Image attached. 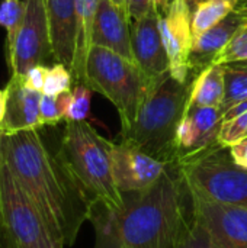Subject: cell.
<instances>
[{"instance_id":"9","label":"cell","mask_w":247,"mask_h":248,"mask_svg":"<svg viewBox=\"0 0 247 248\" xmlns=\"http://www.w3.org/2000/svg\"><path fill=\"white\" fill-rule=\"evenodd\" d=\"M159 28L169 58L170 76L181 83H189L194 44L192 9L185 0H170L167 10L159 19Z\"/></svg>"},{"instance_id":"36","label":"cell","mask_w":247,"mask_h":248,"mask_svg":"<svg viewBox=\"0 0 247 248\" xmlns=\"http://www.w3.org/2000/svg\"><path fill=\"white\" fill-rule=\"evenodd\" d=\"M185 1H186V3L189 4V7L194 10V9H195V7L199 4V3H202V1H205V0H185Z\"/></svg>"},{"instance_id":"15","label":"cell","mask_w":247,"mask_h":248,"mask_svg":"<svg viewBox=\"0 0 247 248\" xmlns=\"http://www.w3.org/2000/svg\"><path fill=\"white\" fill-rule=\"evenodd\" d=\"M6 92V110L0 125L3 134H16L42 128L39 119V105L42 93L25 84L23 76L12 74Z\"/></svg>"},{"instance_id":"20","label":"cell","mask_w":247,"mask_h":248,"mask_svg":"<svg viewBox=\"0 0 247 248\" xmlns=\"http://www.w3.org/2000/svg\"><path fill=\"white\" fill-rule=\"evenodd\" d=\"M237 0H205L192 10V32L194 36L201 35L213 28L230 13L236 12Z\"/></svg>"},{"instance_id":"11","label":"cell","mask_w":247,"mask_h":248,"mask_svg":"<svg viewBox=\"0 0 247 248\" xmlns=\"http://www.w3.org/2000/svg\"><path fill=\"white\" fill-rule=\"evenodd\" d=\"M191 195L213 248H247V208L210 202L192 192Z\"/></svg>"},{"instance_id":"25","label":"cell","mask_w":247,"mask_h":248,"mask_svg":"<svg viewBox=\"0 0 247 248\" xmlns=\"http://www.w3.org/2000/svg\"><path fill=\"white\" fill-rule=\"evenodd\" d=\"M73 74L68 67L64 64L55 62L51 67L47 68V76H45V83L42 89V94H49V96H58L67 92H71L73 89Z\"/></svg>"},{"instance_id":"14","label":"cell","mask_w":247,"mask_h":248,"mask_svg":"<svg viewBox=\"0 0 247 248\" xmlns=\"http://www.w3.org/2000/svg\"><path fill=\"white\" fill-rule=\"evenodd\" d=\"M131 17L125 7L116 4L114 0H99L92 46L108 48L135 64L132 42H131Z\"/></svg>"},{"instance_id":"2","label":"cell","mask_w":247,"mask_h":248,"mask_svg":"<svg viewBox=\"0 0 247 248\" xmlns=\"http://www.w3.org/2000/svg\"><path fill=\"white\" fill-rule=\"evenodd\" d=\"M0 154L57 238L73 246L87 221L89 203L57 155L48 151L38 129L3 134Z\"/></svg>"},{"instance_id":"38","label":"cell","mask_w":247,"mask_h":248,"mask_svg":"<svg viewBox=\"0 0 247 248\" xmlns=\"http://www.w3.org/2000/svg\"><path fill=\"white\" fill-rule=\"evenodd\" d=\"M114 1H115L116 4H119V6H122V7L127 9V1H128V0H114Z\"/></svg>"},{"instance_id":"24","label":"cell","mask_w":247,"mask_h":248,"mask_svg":"<svg viewBox=\"0 0 247 248\" xmlns=\"http://www.w3.org/2000/svg\"><path fill=\"white\" fill-rule=\"evenodd\" d=\"M92 90L84 84H76L71 89L70 100L66 110V122H82L90 116Z\"/></svg>"},{"instance_id":"5","label":"cell","mask_w":247,"mask_h":248,"mask_svg":"<svg viewBox=\"0 0 247 248\" xmlns=\"http://www.w3.org/2000/svg\"><path fill=\"white\" fill-rule=\"evenodd\" d=\"M83 84L115 106L121 129L134 122L150 86L137 64L102 46L90 48Z\"/></svg>"},{"instance_id":"6","label":"cell","mask_w":247,"mask_h":248,"mask_svg":"<svg viewBox=\"0 0 247 248\" xmlns=\"http://www.w3.org/2000/svg\"><path fill=\"white\" fill-rule=\"evenodd\" d=\"M178 164L195 196L247 208V169L231 158L229 148L218 145Z\"/></svg>"},{"instance_id":"10","label":"cell","mask_w":247,"mask_h":248,"mask_svg":"<svg viewBox=\"0 0 247 248\" xmlns=\"http://www.w3.org/2000/svg\"><path fill=\"white\" fill-rule=\"evenodd\" d=\"M114 179L122 195L150 189L166 171V163L121 141H111Z\"/></svg>"},{"instance_id":"27","label":"cell","mask_w":247,"mask_h":248,"mask_svg":"<svg viewBox=\"0 0 247 248\" xmlns=\"http://www.w3.org/2000/svg\"><path fill=\"white\" fill-rule=\"evenodd\" d=\"M247 138V112L221 122L220 131H218V144L221 147L230 148L240 141Z\"/></svg>"},{"instance_id":"28","label":"cell","mask_w":247,"mask_h":248,"mask_svg":"<svg viewBox=\"0 0 247 248\" xmlns=\"http://www.w3.org/2000/svg\"><path fill=\"white\" fill-rule=\"evenodd\" d=\"M178 248H213L210 235H208L204 224L201 222V219L195 214V209L192 212L188 228H186L183 238H182Z\"/></svg>"},{"instance_id":"34","label":"cell","mask_w":247,"mask_h":248,"mask_svg":"<svg viewBox=\"0 0 247 248\" xmlns=\"http://www.w3.org/2000/svg\"><path fill=\"white\" fill-rule=\"evenodd\" d=\"M4 110H6V92L0 90V125L4 118Z\"/></svg>"},{"instance_id":"29","label":"cell","mask_w":247,"mask_h":248,"mask_svg":"<svg viewBox=\"0 0 247 248\" xmlns=\"http://www.w3.org/2000/svg\"><path fill=\"white\" fill-rule=\"evenodd\" d=\"M47 68H48V65L39 64V65H35L31 70H28L26 74L23 76L25 84L28 87H31V89L38 90V92L42 93L44 83H45V76H47Z\"/></svg>"},{"instance_id":"30","label":"cell","mask_w":247,"mask_h":248,"mask_svg":"<svg viewBox=\"0 0 247 248\" xmlns=\"http://www.w3.org/2000/svg\"><path fill=\"white\" fill-rule=\"evenodd\" d=\"M153 9L151 0H128L127 1V12L131 17V22L146 16Z\"/></svg>"},{"instance_id":"8","label":"cell","mask_w":247,"mask_h":248,"mask_svg":"<svg viewBox=\"0 0 247 248\" xmlns=\"http://www.w3.org/2000/svg\"><path fill=\"white\" fill-rule=\"evenodd\" d=\"M7 55L12 74L17 76H25L32 67L52 58L45 0H25L23 22Z\"/></svg>"},{"instance_id":"23","label":"cell","mask_w":247,"mask_h":248,"mask_svg":"<svg viewBox=\"0 0 247 248\" xmlns=\"http://www.w3.org/2000/svg\"><path fill=\"white\" fill-rule=\"evenodd\" d=\"M70 93L71 92H67L58 96L42 94L39 105V119L42 126H54L66 119Z\"/></svg>"},{"instance_id":"19","label":"cell","mask_w":247,"mask_h":248,"mask_svg":"<svg viewBox=\"0 0 247 248\" xmlns=\"http://www.w3.org/2000/svg\"><path fill=\"white\" fill-rule=\"evenodd\" d=\"M224 65L218 62H211L198 74H195L194 80L191 81L188 105L221 108V103L224 100Z\"/></svg>"},{"instance_id":"16","label":"cell","mask_w":247,"mask_h":248,"mask_svg":"<svg viewBox=\"0 0 247 248\" xmlns=\"http://www.w3.org/2000/svg\"><path fill=\"white\" fill-rule=\"evenodd\" d=\"M45 7L52 60L71 70L76 51V0H45Z\"/></svg>"},{"instance_id":"12","label":"cell","mask_w":247,"mask_h":248,"mask_svg":"<svg viewBox=\"0 0 247 248\" xmlns=\"http://www.w3.org/2000/svg\"><path fill=\"white\" fill-rule=\"evenodd\" d=\"M221 122L223 113L220 108L186 105V110L176 134L178 163L218 147Z\"/></svg>"},{"instance_id":"37","label":"cell","mask_w":247,"mask_h":248,"mask_svg":"<svg viewBox=\"0 0 247 248\" xmlns=\"http://www.w3.org/2000/svg\"><path fill=\"white\" fill-rule=\"evenodd\" d=\"M230 64H234L237 67H245V68H247V61H237V62H230Z\"/></svg>"},{"instance_id":"33","label":"cell","mask_w":247,"mask_h":248,"mask_svg":"<svg viewBox=\"0 0 247 248\" xmlns=\"http://www.w3.org/2000/svg\"><path fill=\"white\" fill-rule=\"evenodd\" d=\"M153 1V10L157 12L160 16L167 10L169 4H170V0H151Z\"/></svg>"},{"instance_id":"21","label":"cell","mask_w":247,"mask_h":248,"mask_svg":"<svg viewBox=\"0 0 247 248\" xmlns=\"http://www.w3.org/2000/svg\"><path fill=\"white\" fill-rule=\"evenodd\" d=\"M224 65V78H226V90L224 100L221 103V113L234 105L247 100V68L237 67L234 64H223Z\"/></svg>"},{"instance_id":"17","label":"cell","mask_w":247,"mask_h":248,"mask_svg":"<svg viewBox=\"0 0 247 248\" xmlns=\"http://www.w3.org/2000/svg\"><path fill=\"white\" fill-rule=\"evenodd\" d=\"M245 15L239 12L230 13L226 19L207 29L198 36H194L192 51H191V67L192 74H198L202 68L214 62L218 52L229 44L236 31L246 20Z\"/></svg>"},{"instance_id":"26","label":"cell","mask_w":247,"mask_h":248,"mask_svg":"<svg viewBox=\"0 0 247 248\" xmlns=\"http://www.w3.org/2000/svg\"><path fill=\"white\" fill-rule=\"evenodd\" d=\"M237 61H247V19L214 60V62L218 64H230Z\"/></svg>"},{"instance_id":"18","label":"cell","mask_w":247,"mask_h":248,"mask_svg":"<svg viewBox=\"0 0 247 248\" xmlns=\"http://www.w3.org/2000/svg\"><path fill=\"white\" fill-rule=\"evenodd\" d=\"M99 0H76V51L71 67L74 84L84 83L87 55L92 48L93 23Z\"/></svg>"},{"instance_id":"32","label":"cell","mask_w":247,"mask_h":248,"mask_svg":"<svg viewBox=\"0 0 247 248\" xmlns=\"http://www.w3.org/2000/svg\"><path fill=\"white\" fill-rule=\"evenodd\" d=\"M3 132L0 131V142H1ZM0 248H6L4 246V230H3V212H1V154H0Z\"/></svg>"},{"instance_id":"13","label":"cell","mask_w":247,"mask_h":248,"mask_svg":"<svg viewBox=\"0 0 247 248\" xmlns=\"http://www.w3.org/2000/svg\"><path fill=\"white\" fill-rule=\"evenodd\" d=\"M159 19L160 15L151 9L146 16L131 23V42L135 64L143 71L148 84L159 81L170 73Z\"/></svg>"},{"instance_id":"1","label":"cell","mask_w":247,"mask_h":248,"mask_svg":"<svg viewBox=\"0 0 247 248\" xmlns=\"http://www.w3.org/2000/svg\"><path fill=\"white\" fill-rule=\"evenodd\" d=\"M114 211L90 203L87 221L95 228V248H178L194 212L192 195L179 164L141 193L124 195Z\"/></svg>"},{"instance_id":"7","label":"cell","mask_w":247,"mask_h":248,"mask_svg":"<svg viewBox=\"0 0 247 248\" xmlns=\"http://www.w3.org/2000/svg\"><path fill=\"white\" fill-rule=\"evenodd\" d=\"M1 212L6 248H64L42 214L1 163Z\"/></svg>"},{"instance_id":"22","label":"cell","mask_w":247,"mask_h":248,"mask_svg":"<svg viewBox=\"0 0 247 248\" xmlns=\"http://www.w3.org/2000/svg\"><path fill=\"white\" fill-rule=\"evenodd\" d=\"M25 0H3L0 3V26L6 31L7 51L13 46L23 22Z\"/></svg>"},{"instance_id":"3","label":"cell","mask_w":247,"mask_h":248,"mask_svg":"<svg viewBox=\"0 0 247 248\" xmlns=\"http://www.w3.org/2000/svg\"><path fill=\"white\" fill-rule=\"evenodd\" d=\"M191 81L170 76L148 86L134 122L121 129L119 141L166 164H178L176 134L186 110Z\"/></svg>"},{"instance_id":"4","label":"cell","mask_w":247,"mask_h":248,"mask_svg":"<svg viewBox=\"0 0 247 248\" xmlns=\"http://www.w3.org/2000/svg\"><path fill=\"white\" fill-rule=\"evenodd\" d=\"M55 155L89 205L102 203L114 211L125 205L124 195L114 179L111 141L87 121L66 122Z\"/></svg>"},{"instance_id":"35","label":"cell","mask_w":247,"mask_h":248,"mask_svg":"<svg viewBox=\"0 0 247 248\" xmlns=\"http://www.w3.org/2000/svg\"><path fill=\"white\" fill-rule=\"evenodd\" d=\"M236 12L245 15L247 17V0H237V7H236Z\"/></svg>"},{"instance_id":"31","label":"cell","mask_w":247,"mask_h":248,"mask_svg":"<svg viewBox=\"0 0 247 248\" xmlns=\"http://www.w3.org/2000/svg\"><path fill=\"white\" fill-rule=\"evenodd\" d=\"M230 150V155L231 158L242 167H246L247 169V138L240 141L239 144L233 145L229 148Z\"/></svg>"}]
</instances>
